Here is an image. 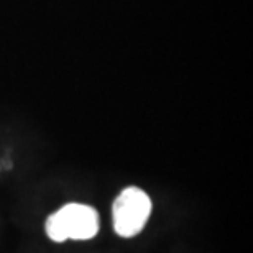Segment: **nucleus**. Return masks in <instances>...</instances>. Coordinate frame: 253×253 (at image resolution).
<instances>
[{
	"label": "nucleus",
	"mask_w": 253,
	"mask_h": 253,
	"mask_svg": "<svg viewBox=\"0 0 253 253\" xmlns=\"http://www.w3.org/2000/svg\"><path fill=\"white\" fill-rule=\"evenodd\" d=\"M44 230L53 242L89 240L99 232V214L90 206L71 202L48 217Z\"/></svg>",
	"instance_id": "f257e3e1"
},
{
	"label": "nucleus",
	"mask_w": 253,
	"mask_h": 253,
	"mask_svg": "<svg viewBox=\"0 0 253 253\" xmlns=\"http://www.w3.org/2000/svg\"><path fill=\"white\" fill-rule=\"evenodd\" d=\"M151 214V199L143 189L130 186L125 188L112 206L115 234L131 239L145 229Z\"/></svg>",
	"instance_id": "f03ea898"
}]
</instances>
